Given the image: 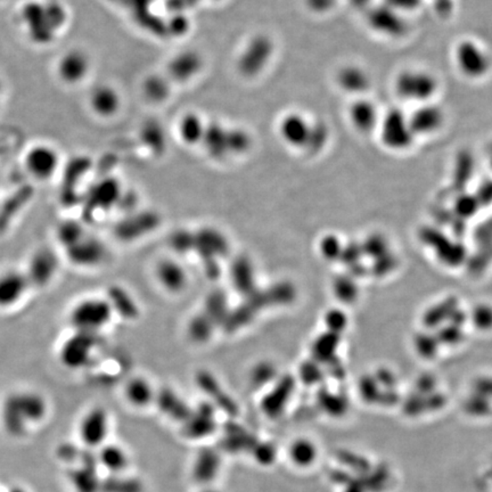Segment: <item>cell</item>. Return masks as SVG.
<instances>
[{
	"instance_id": "cell-31",
	"label": "cell",
	"mask_w": 492,
	"mask_h": 492,
	"mask_svg": "<svg viewBox=\"0 0 492 492\" xmlns=\"http://www.w3.org/2000/svg\"><path fill=\"white\" fill-rule=\"evenodd\" d=\"M269 307H282L293 303L296 298V290L290 282H278L266 288Z\"/></svg>"
},
{
	"instance_id": "cell-47",
	"label": "cell",
	"mask_w": 492,
	"mask_h": 492,
	"mask_svg": "<svg viewBox=\"0 0 492 492\" xmlns=\"http://www.w3.org/2000/svg\"><path fill=\"white\" fill-rule=\"evenodd\" d=\"M205 492H216V491H205Z\"/></svg>"
},
{
	"instance_id": "cell-29",
	"label": "cell",
	"mask_w": 492,
	"mask_h": 492,
	"mask_svg": "<svg viewBox=\"0 0 492 492\" xmlns=\"http://www.w3.org/2000/svg\"><path fill=\"white\" fill-rule=\"evenodd\" d=\"M26 167L32 176L38 179H47L56 169V159L48 152L45 155L43 152L36 151L28 155Z\"/></svg>"
},
{
	"instance_id": "cell-34",
	"label": "cell",
	"mask_w": 492,
	"mask_h": 492,
	"mask_svg": "<svg viewBox=\"0 0 492 492\" xmlns=\"http://www.w3.org/2000/svg\"><path fill=\"white\" fill-rule=\"evenodd\" d=\"M277 374H278V370L273 362L262 360V362H256L253 368L251 370V383L256 387H263L271 382L276 381Z\"/></svg>"
},
{
	"instance_id": "cell-17",
	"label": "cell",
	"mask_w": 492,
	"mask_h": 492,
	"mask_svg": "<svg viewBox=\"0 0 492 492\" xmlns=\"http://www.w3.org/2000/svg\"><path fill=\"white\" fill-rule=\"evenodd\" d=\"M197 383L199 389L214 400V404H218L228 415L236 416L239 413V407L235 404L231 396H228L226 391L222 389L218 380L214 374L209 370H199L197 374Z\"/></svg>"
},
{
	"instance_id": "cell-10",
	"label": "cell",
	"mask_w": 492,
	"mask_h": 492,
	"mask_svg": "<svg viewBox=\"0 0 492 492\" xmlns=\"http://www.w3.org/2000/svg\"><path fill=\"white\" fill-rule=\"evenodd\" d=\"M372 26L383 38L397 41L409 36L410 17L383 5L373 9Z\"/></svg>"
},
{
	"instance_id": "cell-18",
	"label": "cell",
	"mask_w": 492,
	"mask_h": 492,
	"mask_svg": "<svg viewBox=\"0 0 492 492\" xmlns=\"http://www.w3.org/2000/svg\"><path fill=\"white\" fill-rule=\"evenodd\" d=\"M231 279L234 288L244 298L258 290L253 262L248 256H239L231 262Z\"/></svg>"
},
{
	"instance_id": "cell-14",
	"label": "cell",
	"mask_w": 492,
	"mask_h": 492,
	"mask_svg": "<svg viewBox=\"0 0 492 492\" xmlns=\"http://www.w3.org/2000/svg\"><path fill=\"white\" fill-rule=\"evenodd\" d=\"M266 309L265 301L259 291H256L250 295L245 296V301L239 307L231 310L222 328L228 333H234L236 330H242L253 322L256 315Z\"/></svg>"
},
{
	"instance_id": "cell-8",
	"label": "cell",
	"mask_w": 492,
	"mask_h": 492,
	"mask_svg": "<svg viewBox=\"0 0 492 492\" xmlns=\"http://www.w3.org/2000/svg\"><path fill=\"white\" fill-rule=\"evenodd\" d=\"M60 269V258L49 246L36 250L28 259L26 273L30 288H43L48 286Z\"/></svg>"
},
{
	"instance_id": "cell-1",
	"label": "cell",
	"mask_w": 492,
	"mask_h": 492,
	"mask_svg": "<svg viewBox=\"0 0 492 492\" xmlns=\"http://www.w3.org/2000/svg\"><path fill=\"white\" fill-rule=\"evenodd\" d=\"M392 90L400 102L414 108L436 102L441 91V80L424 66H404L393 77Z\"/></svg>"
},
{
	"instance_id": "cell-11",
	"label": "cell",
	"mask_w": 492,
	"mask_h": 492,
	"mask_svg": "<svg viewBox=\"0 0 492 492\" xmlns=\"http://www.w3.org/2000/svg\"><path fill=\"white\" fill-rule=\"evenodd\" d=\"M159 225V216L155 212H140L125 216V219L117 222L113 228V234L117 241L131 243L157 231Z\"/></svg>"
},
{
	"instance_id": "cell-46",
	"label": "cell",
	"mask_w": 492,
	"mask_h": 492,
	"mask_svg": "<svg viewBox=\"0 0 492 492\" xmlns=\"http://www.w3.org/2000/svg\"><path fill=\"white\" fill-rule=\"evenodd\" d=\"M486 157H487L488 163H489L490 168L492 169V140L487 144L486 148Z\"/></svg>"
},
{
	"instance_id": "cell-45",
	"label": "cell",
	"mask_w": 492,
	"mask_h": 492,
	"mask_svg": "<svg viewBox=\"0 0 492 492\" xmlns=\"http://www.w3.org/2000/svg\"><path fill=\"white\" fill-rule=\"evenodd\" d=\"M203 271L205 276L211 281H216L221 276V267H220L219 260H210V261L203 262Z\"/></svg>"
},
{
	"instance_id": "cell-26",
	"label": "cell",
	"mask_w": 492,
	"mask_h": 492,
	"mask_svg": "<svg viewBox=\"0 0 492 492\" xmlns=\"http://www.w3.org/2000/svg\"><path fill=\"white\" fill-rule=\"evenodd\" d=\"M340 345V334L325 332L317 336L311 347V359L318 364L326 365L335 360L336 351Z\"/></svg>"
},
{
	"instance_id": "cell-40",
	"label": "cell",
	"mask_w": 492,
	"mask_h": 492,
	"mask_svg": "<svg viewBox=\"0 0 492 492\" xmlns=\"http://www.w3.org/2000/svg\"><path fill=\"white\" fill-rule=\"evenodd\" d=\"M103 461L108 469L113 471H121L127 465V456L123 453L122 449L111 446L103 455Z\"/></svg>"
},
{
	"instance_id": "cell-37",
	"label": "cell",
	"mask_w": 492,
	"mask_h": 492,
	"mask_svg": "<svg viewBox=\"0 0 492 492\" xmlns=\"http://www.w3.org/2000/svg\"><path fill=\"white\" fill-rule=\"evenodd\" d=\"M333 291L336 298L343 303H351L356 299L357 286L349 276L336 277L333 283Z\"/></svg>"
},
{
	"instance_id": "cell-25",
	"label": "cell",
	"mask_w": 492,
	"mask_h": 492,
	"mask_svg": "<svg viewBox=\"0 0 492 492\" xmlns=\"http://www.w3.org/2000/svg\"><path fill=\"white\" fill-rule=\"evenodd\" d=\"M125 397L127 402L137 408H144L155 400L157 393L154 392L153 387L144 377H132L125 385Z\"/></svg>"
},
{
	"instance_id": "cell-4",
	"label": "cell",
	"mask_w": 492,
	"mask_h": 492,
	"mask_svg": "<svg viewBox=\"0 0 492 492\" xmlns=\"http://www.w3.org/2000/svg\"><path fill=\"white\" fill-rule=\"evenodd\" d=\"M453 62L456 70L470 81H482L492 73V53L476 38H463L454 47Z\"/></svg>"
},
{
	"instance_id": "cell-28",
	"label": "cell",
	"mask_w": 492,
	"mask_h": 492,
	"mask_svg": "<svg viewBox=\"0 0 492 492\" xmlns=\"http://www.w3.org/2000/svg\"><path fill=\"white\" fill-rule=\"evenodd\" d=\"M288 457L295 466L307 469L317 461L318 448L309 439H296L288 448Z\"/></svg>"
},
{
	"instance_id": "cell-5",
	"label": "cell",
	"mask_w": 492,
	"mask_h": 492,
	"mask_svg": "<svg viewBox=\"0 0 492 492\" xmlns=\"http://www.w3.org/2000/svg\"><path fill=\"white\" fill-rule=\"evenodd\" d=\"M113 310L105 298H87L78 302L68 313L74 330L100 333L111 322Z\"/></svg>"
},
{
	"instance_id": "cell-23",
	"label": "cell",
	"mask_w": 492,
	"mask_h": 492,
	"mask_svg": "<svg viewBox=\"0 0 492 492\" xmlns=\"http://www.w3.org/2000/svg\"><path fill=\"white\" fill-rule=\"evenodd\" d=\"M155 273L159 284L171 293L182 292L187 284L185 269L174 260L165 259L159 261Z\"/></svg>"
},
{
	"instance_id": "cell-36",
	"label": "cell",
	"mask_w": 492,
	"mask_h": 492,
	"mask_svg": "<svg viewBox=\"0 0 492 492\" xmlns=\"http://www.w3.org/2000/svg\"><path fill=\"white\" fill-rule=\"evenodd\" d=\"M324 370L322 365L315 362L313 359L302 362L299 367V377L302 383L309 387L319 384L324 380Z\"/></svg>"
},
{
	"instance_id": "cell-43",
	"label": "cell",
	"mask_w": 492,
	"mask_h": 492,
	"mask_svg": "<svg viewBox=\"0 0 492 492\" xmlns=\"http://www.w3.org/2000/svg\"><path fill=\"white\" fill-rule=\"evenodd\" d=\"M253 450L254 457L261 464H271V461L275 459V456H276L275 448L271 446V444H254Z\"/></svg>"
},
{
	"instance_id": "cell-3",
	"label": "cell",
	"mask_w": 492,
	"mask_h": 492,
	"mask_svg": "<svg viewBox=\"0 0 492 492\" xmlns=\"http://www.w3.org/2000/svg\"><path fill=\"white\" fill-rule=\"evenodd\" d=\"M376 134L382 147L397 155L408 153L419 142L410 125L408 111L402 108L383 111Z\"/></svg>"
},
{
	"instance_id": "cell-32",
	"label": "cell",
	"mask_w": 492,
	"mask_h": 492,
	"mask_svg": "<svg viewBox=\"0 0 492 492\" xmlns=\"http://www.w3.org/2000/svg\"><path fill=\"white\" fill-rule=\"evenodd\" d=\"M218 470H219L218 455L211 450H205L202 454H199L195 469H194V476L199 481L206 482L216 476Z\"/></svg>"
},
{
	"instance_id": "cell-30",
	"label": "cell",
	"mask_w": 492,
	"mask_h": 492,
	"mask_svg": "<svg viewBox=\"0 0 492 492\" xmlns=\"http://www.w3.org/2000/svg\"><path fill=\"white\" fill-rule=\"evenodd\" d=\"M216 326L204 313H199L188 323L187 334L195 343H205L214 335Z\"/></svg>"
},
{
	"instance_id": "cell-9",
	"label": "cell",
	"mask_w": 492,
	"mask_h": 492,
	"mask_svg": "<svg viewBox=\"0 0 492 492\" xmlns=\"http://www.w3.org/2000/svg\"><path fill=\"white\" fill-rule=\"evenodd\" d=\"M66 256L75 267L95 268L105 261L108 248L102 239L87 234L79 242L66 248Z\"/></svg>"
},
{
	"instance_id": "cell-20",
	"label": "cell",
	"mask_w": 492,
	"mask_h": 492,
	"mask_svg": "<svg viewBox=\"0 0 492 492\" xmlns=\"http://www.w3.org/2000/svg\"><path fill=\"white\" fill-rule=\"evenodd\" d=\"M186 433L193 439H201L216 430L214 404L203 402L193 410L191 417L185 422Z\"/></svg>"
},
{
	"instance_id": "cell-24",
	"label": "cell",
	"mask_w": 492,
	"mask_h": 492,
	"mask_svg": "<svg viewBox=\"0 0 492 492\" xmlns=\"http://www.w3.org/2000/svg\"><path fill=\"white\" fill-rule=\"evenodd\" d=\"M155 400L159 409L174 421L186 422L193 413L189 406L171 389H162L157 393Z\"/></svg>"
},
{
	"instance_id": "cell-15",
	"label": "cell",
	"mask_w": 492,
	"mask_h": 492,
	"mask_svg": "<svg viewBox=\"0 0 492 492\" xmlns=\"http://www.w3.org/2000/svg\"><path fill=\"white\" fill-rule=\"evenodd\" d=\"M30 288L24 271H11L0 273V309L14 307Z\"/></svg>"
},
{
	"instance_id": "cell-2",
	"label": "cell",
	"mask_w": 492,
	"mask_h": 492,
	"mask_svg": "<svg viewBox=\"0 0 492 492\" xmlns=\"http://www.w3.org/2000/svg\"><path fill=\"white\" fill-rule=\"evenodd\" d=\"M47 402L36 391H17L4 399L1 423L5 430L14 436H22L28 426L38 424L47 415Z\"/></svg>"
},
{
	"instance_id": "cell-27",
	"label": "cell",
	"mask_w": 492,
	"mask_h": 492,
	"mask_svg": "<svg viewBox=\"0 0 492 492\" xmlns=\"http://www.w3.org/2000/svg\"><path fill=\"white\" fill-rule=\"evenodd\" d=\"M231 313L228 295L221 288L211 291L204 303V313L216 325L225 324L228 315Z\"/></svg>"
},
{
	"instance_id": "cell-7",
	"label": "cell",
	"mask_w": 492,
	"mask_h": 492,
	"mask_svg": "<svg viewBox=\"0 0 492 492\" xmlns=\"http://www.w3.org/2000/svg\"><path fill=\"white\" fill-rule=\"evenodd\" d=\"M408 115L417 140L439 136L447 127V111L438 100L414 106L408 110Z\"/></svg>"
},
{
	"instance_id": "cell-42",
	"label": "cell",
	"mask_w": 492,
	"mask_h": 492,
	"mask_svg": "<svg viewBox=\"0 0 492 492\" xmlns=\"http://www.w3.org/2000/svg\"><path fill=\"white\" fill-rule=\"evenodd\" d=\"M423 0H384V5L410 17L421 9Z\"/></svg>"
},
{
	"instance_id": "cell-19",
	"label": "cell",
	"mask_w": 492,
	"mask_h": 492,
	"mask_svg": "<svg viewBox=\"0 0 492 492\" xmlns=\"http://www.w3.org/2000/svg\"><path fill=\"white\" fill-rule=\"evenodd\" d=\"M105 299L111 305L113 313L125 320H135L140 316V307L129 291L120 285H111L106 291Z\"/></svg>"
},
{
	"instance_id": "cell-13",
	"label": "cell",
	"mask_w": 492,
	"mask_h": 492,
	"mask_svg": "<svg viewBox=\"0 0 492 492\" xmlns=\"http://www.w3.org/2000/svg\"><path fill=\"white\" fill-rule=\"evenodd\" d=\"M227 237L216 228H202L195 233L194 251L199 254L202 262L219 260L229 252Z\"/></svg>"
},
{
	"instance_id": "cell-6",
	"label": "cell",
	"mask_w": 492,
	"mask_h": 492,
	"mask_svg": "<svg viewBox=\"0 0 492 492\" xmlns=\"http://www.w3.org/2000/svg\"><path fill=\"white\" fill-rule=\"evenodd\" d=\"M98 334L74 330L63 342L58 351L61 364L68 370H78L90 364L97 347L100 345Z\"/></svg>"
},
{
	"instance_id": "cell-21",
	"label": "cell",
	"mask_w": 492,
	"mask_h": 492,
	"mask_svg": "<svg viewBox=\"0 0 492 492\" xmlns=\"http://www.w3.org/2000/svg\"><path fill=\"white\" fill-rule=\"evenodd\" d=\"M382 113L383 111L372 100H358L351 108V120L355 127L362 132H376Z\"/></svg>"
},
{
	"instance_id": "cell-38",
	"label": "cell",
	"mask_w": 492,
	"mask_h": 492,
	"mask_svg": "<svg viewBox=\"0 0 492 492\" xmlns=\"http://www.w3.org/2000/svg\"><path fill=\"white\" fill-rule=\"evenodd\" d=\"M169 244L172 250L178 253H187L195 246V234L187 229H178L171 234Z\"/></svg>"
},
{
	"instance_id": "cell-16",
	"label": "cell",
	"mask_w": 492,
	"mask_h": 492,
	"mask_svg": "<svg viewBox=\"0 0 492 492\" xmlns=\"http://www.w3.org/2000/svg\"><path fill=\"white\" fill-rule=\"evenodd\" d=\"M108 429L110 419L106 410L100 407L93 408L80 422V438L89 446H97L105 440Z\"/></svg>"
},
{
	"instance_id": "cell-35",
	"label": "cell",
	"mask_w": 492,
	"mask_h": 492,
	"mask_svg": "<svg viewBox=\"0 0 492 492\" xmlns=\"http://www.w3.org/2000/svg\"><path fill=\"white\" fill-rule=\"evenodd\" d=\"M317 402L319 407L324 410L325 413L330 415H341L345 409V399L339 394H334L328 390H320L317 394Z\"/></svg>"
},
{
	"instance_id": "cell-39",
	"label": "cell",
	"mask_w": 492,
	"mask_h": 492,
	"mask_svg": "<svg viewBox=\"0 0 492 492\" xmlns=\"http://www.w3.org/2000/svg\"><path fill=\"white\" fill-rule=\"evenodd\" d=\"M319 248H320V253H322L325 259L333 261V260L341 258L343 246H342L340 239L335 235H326L320 241Z\"/></svg>"
},
{
	"instance_id": "cell-33",
	"label": "cell",
	"mask_w": 492,
	"mask_h": 492,
	"mask_svg": "<svg viewBox=\"0 0 492 492\" xmlns=\"http://www.w3.org/2000/svg\"><path fill=\"white\" fill-rule=\"evenodd\" d=\"M85 235H87V231L83 226L74 220L63 221L56 229L57 241L64 248H70L79 242L80 239H83Z\"/></svg>"
},
{
	"instance_id": "cell-22",
	"label": "cell",
	"mask_w": 492,
	"mask_h": 492,
	"mask_svg": "<svg viewBox=\"0 0 492 492\" xmlns=\"http://www.w3.org/2000/svg\"><path fill=\"white\" fill-rule=\"evenodd\" d=\"M120 199V189L114 182H104L91 192L87 199L85 214L87 218L94 216L96 212L111 209Z\"/></svg>"
},
{
	"instance_id": "cell-12",
	"label": "cell",
	"mask_w": 492,
	"mask_h": 492,
	"mask_svg": "<svg viewBox=\"0 0 492 492\" xmlns=\"http://www.w3.org/2000/svg\"><path fill=\"white\" fill-rule=\"evenodd\" d=\"M295 387V379L290 374L278 377L273 383V389L262 399V412L271 419H276L282 415L292 398Z\"/></svg>"
},
{
	"instance_id": "cell-41",
	"label": "cell",
	"mask_w": 492,
	"mask_h": 492,
	"mask_svg": "<svg viewBox=\"0 0 492 492\" xmlns=\"http://www.w3.org/2000/svg\"><path fill=\"white\" fill-rule=\"evenodd\" d=\"M325 324L328 326V330L340 334L347 328V318L340 309H330L325 315Z\"/></svg>"
},
{
	"instance_id": "cell-44",
	"label": "cell",
	"mask_w": 492,
	"mask_h": 492,
	"mask_svg": "<svg viewBox=\"0 0 492 492\" xmlns=\"http://www.w3.org/2000/svg\"><path fill=\"white\" fill-rule=\"evenodd\" d=\"M359 256H360V248L355 244H349L342 250L340 259L347 263V266H356Z\"/></svg>"
}]
</instances>
